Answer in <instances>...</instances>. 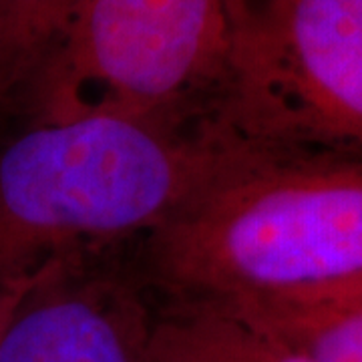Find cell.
Masks as SVG:
<instances>
[{
	"label": "cell",
	"mask_w": 362,
	"mask_h": 362,
	"mask_svg": "<svg viewBox=\"0 0 362 362\" xmlns=\"http://www.w3.org/2000/svg\"><path fill=\"white\" fill-rule=\"evenodd\" d=\"M262 153L220 119L23 123L0 143V274L147 238Z\"/></svg>",
	"instance_id": "6da1fadb"
},
{
	"label": "cell",
	"mask_w": 362,
	"mask_h": 362,
	"mask_svg": "<svg viewBox=\"0 0 362 362\" xmlns=\"http://www.w3.org/2000/svg\"><path fill=\"white\" fill-rule=\"evenodd\" d=\"M169 300L302 302L362 288V161L262 153L143 238Z\"/></svg>",
	"instance_id": "7a4b0ae2"
},
{
	"label": "cell",
	"mask_w": 362,
	"mask_h": 362,
	"mask_svg": "<svg viewBox=\"0 0 362 362\" xmlns=\"http://www.w3.org/2000/svg\"><path fill=\"white\" fill-rule=\"evenodd\" d=\"M232 33L233 0H81L11 113L23 123L216 119Z\"/></svg>",
	"instance_id": "3957f363"
},
{
	"label": "cell",
	"mask_w": 362,
	"mask_h": 362,
	"mask_svg": "<svg viewBox=\"0 0 362 362\" xmlns=\"http://www.w3.org/2000/svg\"><path fill=\"white\" fill-rule=\"evenodd\" d=\"M218 117L274 156L362 161V0H233Z\"/></svg>",
	"instance_id": "277c9868"
},
{
	"label": "cell",
	"mask_w": 362,
	"mask_h": 362,
	"mask_svg": "<svg viewBox=\"0 0 362 362\" xmlns=\"http://www.w3.org/2000/svg\"><path fill=\"white\" fill-rule=\"evenodd\" d=\"M95 258L42 268L0 334V362H149L141 288Z\"/></svg>",
	"instance_id": "5b68a950"
},
{
	"label": "cell",
	"mask_w": 362,
	"mask_h": 362,
	"mask_svg": "<svg viewBox=\"0 0 362 362\" xmlns=\"http://www.w3.org/2000/svg\"><path fill=\"white\" fill-rule=\"evenodd\" d=\"M216 306L242 316L314 362H362V292Z\"/></svg>",
	"instance_id": "8992f818"
},
{
	"label": "cell",
	"mask_w": 362,
	"mask_h": 362,
	"mask_svg": "<svg viewBox=\"0 0 362 362\" xmlns=\"http://www.w3.org/2000/svg\"><path fill=\"white\" fill-rule=\"evenodd\" d=\"M81 0H0V113L35 75Z\"/></svg>",
	"instance_id": "52a82bcc"
},
{
	"label": "cell",
	"mask_w": 362,
	"mask_h": 362,
	"mask_svg": "<svg viewBox=\"0 0 362 362\" xmlns=\"http://www.w3.org/2000/svg\"><path fill=\"white\" fill-rule=\"evenodd\" d=\"M49 264H51V262H49ZM42 268H45V266H42ZM42 268H40L39 272H35V274L18 276V278H14V276H2V274H0V334H2L4 326L8 322L13 310L16 308V304L21 302V298L25 296L26 290L35 284V280L39 278V274L42 272Z\"/></svg>",
	"instance_id": "ba28073f"
},
{
	"label": "cell",
	"mask_w": 362,
	"mask_h": 362,
	"mask_svg": "<svg viewBox=\"0 0 362 362\" xmlns=\"http://www.w3.org/2000/svg\"><path fill=\"white\" fill-rule=\"evenodd\" d=\"M361 292H362V290H361Z\"/></svg>",
	"instance_id": "9c48e42d"
}]
</instances>
